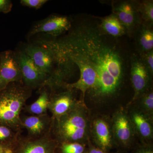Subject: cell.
I'll return each mask as SVG.
<instances>
[{"label": "cell", "instance_id": "1", "mask_svg": "<svg viewBox=\"0 0 153 153\" xmlns=\"http://www.w3.org/2000/svg\"><path fill=\"white\" fill-rule=\"evenodd\" d=\"M122 38L103 33L97 17L90 16L72 26L65 36L38 42L57 51L79 70V79L66 86L79 91L83 102L87 95L97 99L114 96L130 76L134 48Z\"/></svg>", "mask_w": 153, "mask_h": 153}, {"label": "cell", "instance_id": "2", "mask_svg": "<svg viewBox=\"0 0 153 153\" xmlns=\"http://www.w3.org/2000/svg\"><path fill=\"white\" fill-rule=\"evenodd\" d=\"M90 126L83 102L79 101L69 112L53 119L51 134L59 144L72 142L87 145Z\"/></svg>", "mask_w": 153, "mask_h": 153}, {"label": "cell", "instance_id": "3", "mask_svg": "<svg viewBox=\"0 0 153 153\" xmlns=\"http://www.w3.org/2000/svg\"><path fill=\"white\" fill-rule=\"evenodd\" d=\"M33 90L22 82H13L0 91V124L22 132L21 113Z\"/></svg>", "mask_w": 153, "mask_h": 153}, {"label": "cell", "instance_id": "4", "mask_svg": "<svg viewBox=\"0 0 153 153\" xmlns=\"http://www.w3.org/2000/svg\"><path fill=\"white\" fill-rule=\"evenodd\" d=\"M153 76L140 55L134 50L131 57L130 69V81L134 91L131 102H134L143 94L152 88Z\"/></svg>", "mask_w": 153, "mask_h": 153}, {"label": "cell", "instance_id": "5", "mask_svg": "<svg viewBox=\"0 0 153 153\" xmlns=\"http://www.w3.org/2000/svg\"><path fill=\"white\" fill-rule=\"evenodd\" d=\"M66 83L59 87L47 88L49 90L48 110L54 120L57 119L69 112L79 102L74 94L75 90L67 87Z\"/></svg>", "mask_w": 153, "mask_h": 153}, {"label": "cell", "instance_id": "6", "mask_svg": "<svg viewBox=\"0 0 153 153\" xmlns=\"http://www.w3.org/2000/svg\"><path fill=\"white\" fill-rule=\"evenodd\" d=\"M112 13L117 17L126 28L127 36L132 38L134 33L142 23L138 10L137 1L112 2Z\"/></svg>", "mask_w": 153, "mask_h": 153}, {"label": "cell", "instance_id": "7", "mask_svg": "<svg viewBox=\"0 0 153 153\" xmlns=\"http://www.w3.org/2000/svg\"><path fill=\"white\" fill-rule=\"evenodd\" d=\"M58 145L51 133L37 138L22 135L13 153H59Z\"/></svg>", "mask_w": 153, "mask_h": 153}, {"label": "cell", "instance_id": "8", "mask_svg": "<svg viewBox=\"0 0 153 153\" xmlns=\"http://www.w3.org/2000/svg\"><path fill=\"white\" fill-rule=\"evenodd\" d=\"M17 55L23 84L32 90L43 87L49 76L39 69L24 51Z\"/></svg>", "mask_w": 153, "mask_h": 153}, {"label": "cell", "instance_id": "9", "mask_svg": "<svg viewBox=\"0 0 153 153\" xmlns=\"http://www.w3.org/2000/svg\"><path fill=\"white\" fill-rule=\"evenodd\" d=\"M13 82L23 83L22 72L17 53L6 50L0 53V91Z\"/></svg>", "mask_w": 153, "mask_h": 153}, {"label": "cell", "instance_id": "10", "mask_svg": "<svg viewBox=\"0 0 153 153\" xmlns=\"http://www.w3.org/2000/svg\"><path fill=\"white\" fill-rule=\"evenodd\" d=\"M112 121L115 143L122 147H129L135 133L128 114L123 110H119L115 113Z\"/></svg>", "mask_w": 153, "mask_h": 153}, {"label": "cell", "instance_id": "11", "mask_svg": "<svg viewBox=\"0 0 153 153\" xmlns=\"http://www.w3.org/2000/svg\"><path fill=\"white\" fill-rule=\"evenodd\" d=\"M72 24L66 16L52 15L38 22L31 29L29 36L45 33L53 37L61 36L71 29Z\"/></svg>", "mask_w": 153, "mask_h": 153}, {"label": "cell", "instance_id": "12", "mask_svg": "<svg viewBox=\"0 0 153 153\" xmlns=\"http://www.w3.org/2000/svg\"><path fill=\"white\" fill-rule=\"evenodd\" d=\"M22 128L27 130V136L40 137L51 133L53 119L48 114L40 115L21 116Z\"/></svg>", "mask_w": 153, "mask_h": 153}, {"label": "cell", "instance_id": "13", "mask_svg": "<svg viewBox=\"0 0 153 153\" xmlns=\"http://www.w3.org/2000/svg\"><path fill=\"white\" fill-rule=\"evenodd\" d=\"M90 131L96 146L108 152L114 145L112 127L106 120L97 118L92 122Z\"/></svg>", "mask_w": 153, "mask_h": 153}, {"label": "cell", "instance_id": "14", "mask_svg": "<svg viewBox=\"0 0 153 153\" xmlns=\"http://www.w3.org/2000/svg\"><path fill=\"white\" fill-rule=\"evenodd\" d=\"M128 114L135 133L143 141V144H151L153 138V118L138 108H132Z\"/></svg>", "mask_w": 153, "mask_h": 153}, {"label": "cell", "instance_id": "15", "mask_svg": "<svg viewBox=\"0 0 153 153\" xmlns=\"http://www.w3.org/2000/svg\"><path fill=\"white\" fill-rule=\"evenodd\" d=\"M153 27L142 23L134 33V50L142 55L153 50Z\"/></svg>", "mask_w": 153, "mask_h": 153}, {"label": "cell", "instance_id": "16", "mask_svg": "<svg viewBox=\"0 0 153 153\" xmlns=\"http://www.w3.org/2000/svg\"><path fill=\"white\" fill-rule=\"evenodd\" d=\"M97 18L100 27L105 34L115 38H123L127 36L126 28L113 14L104 17Z\"/></svg>", "mask_w": 153, "mask_h": 153}, {"label": "cell", "instance_id": "17", "mask_svg": "<svg viewBox=\"0 0 153 153\" xmlns=\"http://www.w3.org/2000/svg\"><path fill=\"white\" fill-rule=\"evenodd\" d=\"M38 99L32 104L25 105L23 110L32 115H40L48 113L49 102V90L46 86L39 89Z\"/></svg>", "mask_w": 153, "mask_h": 153}, {"label": "cell", "instance_id": "18", "mask_svg": "<svg viewBox=\"0 0 153 153\" xmlns=\"http://www.w3.org/2000/svg\"><path fill=\"white\" fill-rule=\"evenodd\" d=\"M22 133L15 131L7 126L0 124V144L14 149Z\"/></svg>", "mask_w": 153, "mask_h": 153}, {"label": "cell", "instance_id": "19", "mask_svg": "<svg viewBox=\"0 0 153 153\" xmlns=\"http://www.w3.org/2000/svg\"><path fill=\"white\" fill-rule=\"evenodd\" d=\"M138 10L142 23L153 27V1H138Z\"/></svg>", "mask_w": 153, "mask_h": 153}, {"label": "cell", "instance_id": "20", "mask_svg": "<svg viewBox=\"0 0 153 153\" xmlns=\"http://www.w3.org/2000/svg\"><path fill=\"white\" fill-rule=\"evenodd\" d=\"M138 102V108L153 118V91L152 88L140 96L135 101Z\"/></svg>", "mask_w": 153, "mask_h": 153}, {"label": "cell", "instance_id": "21", "mask_svg": "<svg viewBox=\"0 0 153 153\" xmlns=\"http://www.w3.org/2000/svg\"><path fill=\"white\" fill-rule=\"evenodd\" d=\"M87 150L86 145L78 143H63L59 144V153H83Z\"/></svg>", "mask_w": 153, "mask_h": 153}, {"label": "cell", "instance_id": "22", "mask_svg": "<svg viewBox=\"0 0 153 153\" xmlns=\"http://www.w3.org/2000/svg\"><path fill=\"white\" fill-rule=\"evenodd\" d=\"M139 55L145 66L153 74V50Z\"/></svg>", "mask_w": 153, "mask_h": 153}, {"label": "cell", "instance_id": "23", "mask_svg": "<svg viewBox=\"0 0 153 153\" xmlns=\"http://www.w3.org/2000/svg\"><path fill=\"white\" fill-rule=\"evenodd\" d=\"M47 1V0H22L20 2L22 5L25 7L39 9Z\"/></svg>", "mask_w": 153, "mask_h": 153}, {"label": "cell", "instance_id": "24", "mask_svg": "<svg viewBox=\"0 0 153 153\" xmlns=\"http://www.w3.org/2000/svg\"><path fill=\"white\" fill-rule=\"evenodd\" d=\"M13 7L12 1L10 0H0V13H7L10 12Z\"/></svg>", "mask_w": 153, "mask_h": 153}, {"label": "cell", "instance_id": "25", "mask_svg": "<svg viewBox=\"0 0 153 153\" xmlns=\"http://www.w3.org/2000/svg\"><path fill=\"white\" fill-rule=\"evenodd\" d=\"M133 153H153L152 146L151 144H143L137 148Z\"/></svg>", "mask_w": 153, "mask_h": 153}, {"label": "cell", "instance_id": "26", "mask_svg": "<svg viewBox=\"0 0 153 153\" xmlns=\"http://www.w3.org/2000/svg\"><path fill=\"white\" fill-rule=\"evenodd\" d=\"M87 146L86 153H108L96 146L90 141V140L88 142Z\"/></svg>", "mask_w": 153, "mask_h": 153}, {"label": "cell", "instance_id": "27", "mask_svg": "<svg viewBox=\"0 0 153 153\" xmlns=\"http://www.w3.org/2000/svg\"><path fill=\"white\" fill-rule=\"evenodd\" d=\"M13 148L0 144V153H13Z\"/></svg>", "mask_w": 153, "mask_h": 153}, {"label": "cell", "instance_id": "28", "mask_svg": "<svg viewBox=\"0 0 153 153\" xmlns=\"http://www.w3.org/2000/svg\"><path fill=\"white\" fill-rule=\"evenodd\" d=\"M123 153V152H118V153Z\"/></svg>", "mask_w": 153, "mask_h": 153}, {"label": "cell", "instance_id": "29", "mask_svg": "<svg viewBox=\"0 0 153 153\" xmlns=\"http://www.w3.org/2000/svg\"><path fill=\"white\" fill-rule=\"evenodd\" d=\"M86 152H85L83 153H86Z\"/></svg>", "mask_w": 153, "mask_h": 153}]
</instances>
